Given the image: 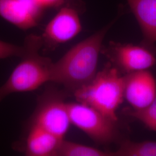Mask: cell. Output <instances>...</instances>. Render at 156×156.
Masks as SVG:
<instances>
[{
    "label": "cell",
    "instance_id": "obj_11",
    "mask_svg": "<svg viewBox=\"0 0 156 156\" xmlns=\"http://www.w3.org/2000/svg\"><path fill=\"white\" fill-rule=\"evenodd\" d=\"M140 25L143 44L153 47L156 42V0H127Z\"/></svg>",
    "mask_w": 156,
    "mask_h": 156
},
{
    "label": "cell",
    "instance_id": "obj_14",
    "mask_svg": "<svg viewBox=\"0 0 156 156\" xmlns=\"http://www.w3.org/2000/svg\"><path fill=\"white\" fill-rule=\"evenodd\" d=\"M128 112L129 115L140 121L146 128L156 131V96L145 108L140 110L132 109Z\"/></svg>",
    "mask_w": 156,
    "mask_h": 156
},
{
    "label": "cell",
    "instance_id": "obj_10",
    "mask_svg": "<svg viewBox=\"0 0 156 156\" xmlns=\"http://www.w3.org/2000/svg\"><path fill=\"white\" fill-rule=\"evenodd\" d=\"M62 140L30 123L24 140V151L27 156H56Z\"/></svg>",
    "mask_w": 156,
    "mask_h": 156
},
{
    "label": "cell",
    "instance_id": "obj_1",
    "mask_svg": "<svg viewBox=\"0 0 156 156\" xmlns=\"http://www.w3.org/2000/svg\"><path fill=\"white\" fill-rule=\"evenodd\" d=\"M116 20L73 46L53 62L51 82L62 84L73 93L89 82L97 73L103 41Z\"/></svg>",
    "mask_w": 156,
    "mask_h": 156
},
{
    "label": "cell",
    "instance_id": "obj_9",
    "mask_svg": "<svg viewBox=\"0 0 156 156\" xmlns=\"http://www.w3.org/2000/svg\"><path fill=\"white\" fill-rule=\"evenodd\" d=\"M44 11L24 0H0V17L23 30L37 26Z\"/></svg>",
    "mask_w": 156,
    "mask_h": 156
},
{
    "label": "cell",
    "instance_id": "obj_16",
    "mask_svg": "<svg viewBox=\"0 0 156 156\" xmlns=\"http://www.w3.org/2000/svg\"><path fill=\"white\" fill-rule=\"evenodd\" d=\"M44 10L49 8H59L66 0H35Z\"/></svg>",
    "mask_w": 156,
    "mask_h": 156
},
{
    "label": "cell",
    "instance_id": "obj_13",
    "mask_svg": "<svg viewBox=\"0 0 156 156\" xmlns=\"http://www.w3.org/2000/svg\"><path fill=\"white\" fill-rule=\"evenodd\" d=\"M113 153L115 156H156V141L126 140Z\"/></svg>",
    "mask_w": 156,
    "mask_h": 156
},
{
    "label": "cell",
    "instance_id": "obj_4",
    "mask_svg": "<svg viewBox=\"0 0 156 156\" xmlns=\"http://www.w3.org/2000/svg\"><path fill=\"white\" fill-rule=\"evenodd\" d=\"M85 9L81 0L64 2L49 22L41 35L43 47L53 50L76 37L82 31L80 16Z\"/></svg>",
    "mask_w": 156,
    "mask_h": 156
},
{
    "label": "cell",
    "instance_id": "obj_6",
    "mask_svg": "<svg viewBox=\"0 0 156 156\" xmlns=\"http://www.w3.org/2000/svg\"><path fill=\"white\" fill-rule=\"evenodd\" d=\"M30 123L64 140L72 124L67 102L60 94L46 91L39 98Z\"/></svg>",
    "mask_w": 156,
    "mask_h": 156
},
{
    "label": "cell",
    "instance_id": "obj_2",
    "mask_svg": "<svg viewBox=\"0 0 156 156\" xmlns=\"http://www.w3.org/2000/svg\"><path fill=\"white\" fill-rule=\"evenodd\" d=\"M23 45L26 50L21 61L0 86V102L9 95L32 91L51 82L53 62L39 53L43 47L41 36L30 35Z\"/></svg>",
    "mask_w": 156,
    "mask_h": 156
},
{
    "label": "cell",
    "instance_id": "obj_3",
    "mask_svg": "<svg viewBox=\"0 0 156 156\" xmlns=\"http://www.w3.org/2000/svg\"><path fill=\"white\" fill-rule=\"evenodd\" d=\"M73 93L78 102L89 105L117 122V109L124 99V78L116 67L108 64L89 82Z\"/></svg>",
    "mask_w": 156,
    "mask_h": 156
},
{
    "label": "cell",
    "instance_id": "obj_15",
    "mask_svg": "<svg viewBox=\"0 0 156 156\" xmlns=\"http://www.w3.org/2000/svg\"><path fill=\"white\" fill-rule=\"evenodd\" d=\"M25 46L15 45L0 40V59L12 57H22L25 53Z\"/></svg>",
    "mask_w": 156,
    "mask_h": 156
},
{
    "label": "cell",
    "instance_id": "obj_8",
    "mask_svg": "<svg viewBox=\"0 0 156 156\" xmlns=\"http://www.w3.org/2000/svg\"><path fill=\"white\" fill-rule=\"evenodd\" d=\"M124 78V98L133 110L149 105L156 96V80L148 70L127 73Z\"/></svg>",
    "mask_w": 156,
    "mask_h": 156
},
{
    "label": "cell",
    "instance_id": "obj_5",
    "mask_svg": "<svg viewBox=\"0 0 156 156\" xmlns=\"http://www.w3.org/2000/svg\"><path fill=\"white\" fill-rule=\"evenodd\" d=\"M71 124L96 142L106 144L117 138L116 123L83 103L67 102Z\"/></svg>",
    "mask_w": 156,
    "mask_h": 156
},
{
    "label": "cell",
    "instance_id": "obj_12",
    "mask_svg": "<svg viewBox=\"0 0 156 156\" xmlns=\"http://www.w3.org/2000/svg\"><path fill=\"white\" fill-rule=\"evenodd\" d=\"M114 153L63 140L56 156H113Z\"/></svg>",
    "mask_w": 156,
    "mask_h": 156
},
{
    "label": "cell",
    "instance_id": "obj_7",
    "mask_svg": "<svg viewBox=\"0 0 156 156\" xmlns=\"http://www.w3.org/2000/svg\"><path fill=\"white\" fill-rule=\"evenodd\" d=\"M103 52L118 69L126 74L148 70L156 64L153 47L143 43L134 45L111 42Z\"/></svg>",
    "mask_w": 156,
    "mask_h": 156
}]
</instances>
